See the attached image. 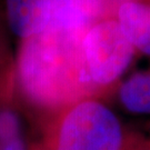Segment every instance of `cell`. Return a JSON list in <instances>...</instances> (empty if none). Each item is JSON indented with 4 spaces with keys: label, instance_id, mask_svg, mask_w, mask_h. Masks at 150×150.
Instances as JSON below:
<instances>
[{
    "label": "cell",
    "instance_id": "cell-6",
    "mask_svg": "<svg viewBox=\"0 0 150 150\" xmlns=\"http://www.w3.org/2000/svg\"><path fill=\"white\" fill-rule=\"evenodd\" d=\"M120 27L134 49L150 56V6L138 1H123L117 9Z\"/></svg>",
    "mask_w": 150,
    "mask_h": 150
},
{
    "label": "cell",
    "instance_id": "cell-2",
    "mask_svg": "<svg viewBox=\"0 0 150 150\" xmlns=\"http://www.w3.org/2000/svg\"><path fill=\"white\" fill-rule=\"evenodd\" d=\"M118 117L93 98H85L59 112L47 140V150H122Z\"/></svg>",
    "mask_w": 150,
    "mask_h": 150
},
{
    "label": "cell",
    "instance_id": "cell-10",
    "mask_svg": "<svg viewBox=\"0 0 150 150\" xmlns=\"http://www.w3.org/2000/svg\"><path fill=\"white\" fill-rule=\"evenodd\" d=\"M0 150H28L27 144L21 136L11 139L7 142L0 144Z\"/></svg>",
    "mask_w": 150,
    "mask_h": 150
},
{
    "label": "cell",
    "instance_id": "cell-9",
    "mask_svg": "<svg viewBox=\"0 0 150 150\" xmlns=\"http://www.w3.org/2000/svg\"><path fill=\"white\" fill-rule=\"evenodd\" d=\"M21 136L20 120L15 111L0 109V144Z\"/></svg>",
    "mask_w": 150,
    "mask_h": 150
},
{
    "label": "cell",
    "instance_id": "cell-11",
    "mask_svg": "<svg viewBox=\"0 0 150 150\" xmlns=\"http://www.w3.org/2000/svg\"><path fill=\"white\" fill-rule=\"evenodd\" d=\"M145 150H150V148H148V149H146V148H145Z\"/></svg>",
    "mask_w": 150,
    "mask_h": 150
},
{
    "label": "cell",
    "instance_id": "cell-3",
    "mask_svg": "<svg viewBox=\"0 0 150 150\" xmlns=\"http://www.w3.org/2000/svg\"><path fill=\"white\" fill-rule=\"evenodd\" d=\"M136 49L116 18L93 23L81 39V52L88 78L93 87H107L123 75Z\"/></svg>",
    "mask_w": 150,
    "mask_h": 150
},
{
    "label": "cell",
    "instance_id": "cell-4",
    "mask_svg": "<svg viewBox=\"0 0 150 150\" xmlns=\"http://www.w3.org/2000/svg\"><path fill=\"white\" fill-rule=\"evenodd\" d=\"M7 28L19 41L46 31L52 18V0H5Z\"/></svg>",
    "mask_w": 150,
    "mask_h": 150
},
{
    "label": "cell",
    "instance_id": "cell-7",
    "mask_svg": "<svg viewBox=\"0 0 150 150\" xmlns=\"http://www.w3.org/2000/svg\"><path fill=\"white\" fill-rule=\"evenodd\" d=\"M119 99L130 112L150 113V71L129 77L120 86Z\"/></svg>",
    "mask_w": 150,
    "mask_h": 150
},
{
    "label": "cell",
    "instance_id": "cell-1",
    "mask_svg": "<svg viewBox=\"0 0 150 150\" xmlns=\"http://www.w3.org/2000/svg\"><path fill=\"white\" fill-rule=\"evenodd\" d=\"M82 35L49 26L46 31L19 41L13 64V90L32 107L61 111L90 98Z\"/></svg>",
    "mask_w": 150,
    "mask_h": 150
},
{
    "label": "cell",
    "instance_id": "cell-5",
    "mask_svg": "<svg viewBox=\"0 0 150 150\" xmlns=\"http://www.w3.org/2000/svg\"><path fill=\"white\" fill-rule=\"evenodd\" d=\"M113 0H52L50 26L78 35H85L93 23L110 18Z\"/></svg>",
    "mask_w": 150,
    "mask_h": 150
},
{
    "label": "cell",
    "instance_id": "cell-8",
    "mask_svg": "<svg viewBox=\"0 0 150 150\" xmlns=\"http://www.w3.org/2000/svg\"><path fill=\"white\" fill-rule=\"evenodd\" d=\"M4 13H0V98L13 91V64L15 58L8 45Z\"/></svg>",
    "mask_w": 150,
    "mask_h": 150
}]
</instances>
